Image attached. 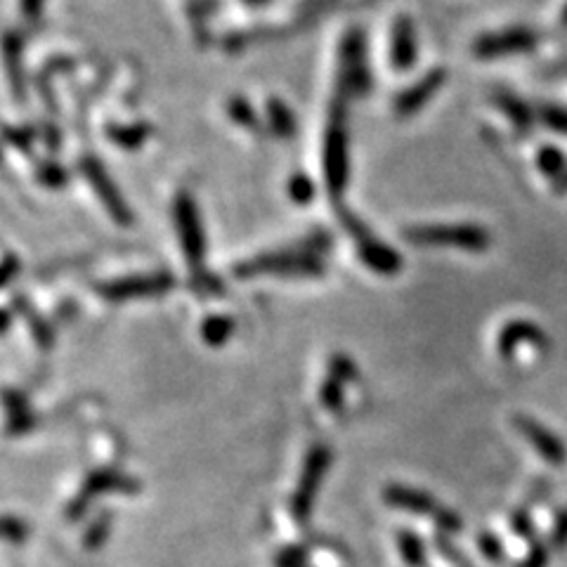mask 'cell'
<instances>
[{"instance_id": "cell-1", "label": "cell", "mask_w": 567, "mask_h": 567, "mask_svg": "<svg viewBox=\"0 0 567 567\" xmlns=\"http://www.w3.org/2000/svg\"><path fill=\"white\" fill-rule=\"evenodd\" d=\"M334 237L327 230L312 232L293 249L260 253L256 258L241 260L234 265V277H260V275H284V277H319L324 275V253L331 251Z\"/></svg>"}, {"instance_id": "cell-2", "label": "cell", "mask_w": 567, "mask_h": 567, "mask_svg": "<svg viewBox=\"0 0 567 567\" xmlns=\"http://www.w3.org/2000/svg\"><path fill=\"white\" fill-rule=\"evenodd\" d=\"M324 182H327L329 197L343 199L350 180V128H348V100L336 95L331 102L327 126H324Z\"/></svg>"}, {"instance_id": "cell-3", "label": "cell", "mask_w": 567, "mask_h": 567, "mask_svg": "<svg viewBox=\"0 0 567 567\" xmlns=\"http://www.w3.org/2000/svg\"><path fill=\"white\" fill-rule=\"evenodd\" d=\"M338 95L345 100L367 97L371 93V69L367 60V34L364 29L345 31L338 48Z\"/></svg>"}, {"instance_id": "cell-4", "label": "cell", "mask_w": 567, "mask_h": 567, "mask_svg": "<svg viewBox=\"0 0 567 567\" xmlns=\"http://www.w3.org/2000/svg\"><path fill=\"white\" fill-rule=\"evenodd\" d=\"M338 220H341L343 230L350 234V239L355 241L357 256H360L362 263L367 265L371 272L383 277L400 275L404 263L402 256L395 249H390L386 241L378 239L362 218H357L348 208H338Z\"/></svg>"}, {"instance_id": "cell-5", "label": "cell", "mask_w": 567, "mask_h": 567, "mask_svg": "<svg viewBox=\"0 0 567 567\" xmlns=\"http://www.w3.org/2000/svg\"><path fill=\"white\" fill-rule=\"evenodd\" d=\"M404 239L426 249H459L468 253H485L492 246V237L480 225H421L407 227Z\"/></svg>"}, {"instance_id": "cell-6", "label": "cell", "mask_w": 567, "mask_h": 567, "mask_svg": "<svg viewBox=\"0 0 567 567\" xmlns=\"http://www.w3.org/2000/svg\"><path fill=\"white\" fill-rule=\"evenodd\" d=\"M383 501L395 508H402V511L412 513V516L433 520V523L447 534H459L461 527H464V520L456 516V511L447 508L445 504H440V501L430 497L428 492L414 490V487L388 485L386 492H383Z\"/></svg>"}, {"instance_id": "cell-7", "label": "cell", "mask_w": 567, "mask_h": 567, "mask_svg": "<svg viewBox=\"0 0 567 567\" xmlns=\"http://www.w3.org/2000/svg\"><path fill=\"white\" fill-rule=\"evenodd\" d=\"M173 220L175 230H178V239L185 253L187 263L192 265L194 272L204 270V256H206V232L204 223H201V213L197 199L189 192H178L173 201Z\"/></svg>"}, {"instance_id": "cell-8", "label": "cell", "mask_w": 567, "mask_h": 567, "mask_svg": "<svg viewBox=\"0 0 567 567\" xmlns=\"http://www.w3.org/2000/svg\"><path fill=\"white\" fill-rule=\"evenodd\" d=\"M140 482L130 475L116 471V468H100L93 471L83 480L81 490L76 492V497L69 501L67 506V518L69 520H81L86 516V511L95 504L102 494H138Z\"/></svg>"}, {"instance_id": "cell-9", "label": "cell", "mask_w": 567, "mask_h": 567, "mask_svg": "<svg viewBox=\"0 0 567 567\" xmlns=\"http://www.w3.org/2000/svg\"><path fill=\"white\" fill-rule=\"evenodd\" d=\"M78 171H81L90 189L97 194V199H100L104 211L112 215V220H116V223L123 227L133 225V220H135L133 208L128 206V201L126 197H123L119 185H116L114 178L107 171V166H104L97 156L93 154L81 156V161H78Z\"/></svg>"}, {"instance_id": "cell-10", "label": "cell", "mask_w": 567, "mask_h": 567, "mask_svg": "<svg viewBox=\"0 0 567 567\" xmlns=\"http://www.w3.org/2000/svg\"><path fill=\"white\" fill-rule=\"evenodd\" d=\"M331 466V449L324 445H315L305 456L301 480H298L296 492L291 499V513L296 523L305 525L312 516V506H315L317 492L322 487L324 478H327Z\"/></svg>"}, {"instance_id": "cell-11", "label": "cell", "mask_w": 567, "mask_h": 567, "mask_svg": "<svg viewBox=\"0 0 567 567\" xmlns=\"http://www.w3.org/2000/svg\"><path fill=\"white\" fill-rule=\"evenodd\" d=\"M175 289V277L171 272H145V275H128L112 282L97 284V293L104 301L123 303L133 301V298H154L164 296V293Z\"/></svg>"}, {"instance_id": "cell-12", "label": "cell", "mask_w": 567, "mask_h": 567, "mask_svg": "<svg viewBox=\"0 0 567 567\" xmlns=\"http://www.w3.org/2000/svg\"><path fill=\"white\" fill-rule=\"evenodd\" d=\"M542 36L539 31L527 29V26H513V29L497 31V34H485L473 43V55L478 60H499L506 55H523L539 48Z\"/></svg>"}, {"instance_id": "cell-13", "label": "cell", "mask_w": 567, "mask_h": 567, "mask_svg": "<svg viewBox=\"0 0 567 567\" xmlns=\"http://www.w3.org/2000/svg\"><path fill=\"white\" fill-rule=\"evenodd\" d=\"M447 83V69L435 67L423 74L419 81H414L412 86H407L400 95L395 97L393 112L397 119H412L414 114H419L426 104L433 100L435 95L445 88Z\"/></svg>"}, {"instance_id": "cell-14", "label": "cell", "mask_w": 567, "mask_h": 567, "mask_svg": "<svg viewBox=\"0 0 567 567\" xmlns=\"http://www.w3.org/2000/svg\"><path fill=\"white\" fill-rule=\"evenodd\" d=\"M513 426L523 438L530 442V445L537 449V454L542 456L546 464L551 466H563L567 461V447L563 445V440L558 438L553 430L542 426L539 421H534L532 416L527 414H516L513 416Z\"/></svg>"}, {"instance_id": "cell-15", "label": "cell", "mask_w": 567, "mask_h": 567, "mask_svg": "<svg viewBox=\"0 0 567 567\" xmlns=\"http://www.w3.org/2000/svg\"><path fill=\"white\" fill-rule=\"evenodd\" d=\"M520 345H532L534 350L544 353V350L551 348V341L534 322H527V319H513V322H508L506 327L499 331L497 350L501 357H506L508 360L511 355H516Z\"/></svg>"}, {"instance_id": "cell-16", "label": "cell", "mask_w": 567, "mask_h": 567, "mask_svg": "<svg viewBox=\"0 0 567 567\" xmlns=\"http://www.w3.org/2000/svg\"><path fill=\"white\" fill-rule=\"evenodd\" d=\"M419 62V34L407 15L397 17L390 29V64L397 71H409Z\"/></svg>"}, {"instance_id": "cell-17", "label": "cell", "mask_w": 567, "mask_h": 567, "mask_svg": "<svg viewBox=\"0 0 567 567\" xmlns=\"http://www.w3.org/2000/svg\"><path fill=\"white\" fill-rule=\"evenodd\" d=\"M3 57H5V74H8V83L12 95L17 102H24L26 97V78H24V36L19 31H8L3 36Z\"/></svg>"}, {"instance_id": "cell-18", "label": "cell", "mask_w": 567, "mask_h": 567, "mask_svg": "<svg viewBox=\"0 0 567 567\" xmlns=\"http://www.w3.org/2000/svg\"><path fill=\"white\" fill-rule=\"evenodd\" d=\"M265 121L270 133L279 140H293L298 133V121L293 116L291 107L279 97H270L265 104Z\"/></svg>"}, {"instance_id": "cell-19", "label": "cell", "mask_w": 567, "mask_h": 567, "mask_svg": "<svg viewBox=\"0 0 567 567\" xmlns=\"http://www.w3.org/2000/svg\"><path fill=\"white\" fill-rule=\"evenodd\" d=\"M5 412H8V433L10 435H24L36 426V416L31 412L29 402L17 390H5L3 393Z\"/></svg>"}, {"instance_id": "cell-20", "label": "cell", "mask_w": 567, "mask_h": 567, "mask_svg": "<svg viewBox=\"0 0 567 567\" xmlns=\"http://www.w3.org/2000/svg\"><path fill=\"white\" fill-rule=\"evenodd\" d=\"M104 130H107L109 142L126 149V152L140 149L149 140V135H152V128L147 123H109Z\"/></svg>"}, {"instance_id": "cell-21", "label": "cell", "mask_w": 567, "mask_h": 567, "mask_svg": "<svg viewBox=\"0 0 567 567\" xmlns=\"http://www.w3.org/2000/svg\"><path fill=\"white\" fill-rule=\"evenodd\" d=\"M494 102L499 104V109L506 114V119L511 121L513 126L520 130V133H527V130H532L537 114H534L530 109V104L520 100L518 95L506 93V90H499L497 97H494Z\"/></svg>"}, {"instance_id": "cell-22", "label": "cell", "mask_w": 567, "mask_h": 567, "mask_svg": "<svg viewBox=\"0 0 567 567\" xmlns=\"http://www.w3.org/2000/svg\"><path fill=\"white\" fill-rule=\"evenodd\" d=\"M15 310L26 319L31 334H34V338H36V343L41 345L43 350H50L52 345H55V331H52L50 324L45 322L41 315H38L34 305L26 301L24 296H15Z\"/></svg>"}, {"instance_id": "cell-23", "label": "cell", "mask_w": 567, "mask_h": 567, "mask_svg": "<svg viewBox=\"0 0 567 567\" xmlns=\"http://www.w3.org/2000/svg\"><path fill=\"white\" fill-rule=\"evenodd\" d=\"M225 109H227V116H230V119L241 128L256 130V133H260V130L265 128V123L260 121L258 112L253 109V104L246 100V97H241V95L230 97L225 104Z\"/></svg>"}, {"instance_id": "cell-24", "label": "cell", "mask_w": 567, "mask_h": 567, "mask_svg": "<svg viewBox=\"0 0 567 567\" xmlns=\"http://www.w3.org/2000/svg\"><path fill=\"white\" fill-rule=\"evenodd\" d=\"M234 334V319L225 315H211L204 319L201 324V338H204L206 345H213V348H220L230 341V336Z\"/></svg>"}, {"instance_id": "cell-25", "label": "cell", "mask_w": 567, "mask_h": 567, "mask_svg": "<svg viewBox=\"0 0 567 567\" xmlns=\"http://www.w3.org/2000/svg\"><path fill=\"white\" fill-rule=\"evenodd\" d=\"M397 549H400V556L409 567H426V544L419 534L402 530L397 534Z\"/></svg>"}, {"instance_id": "cell-26", "label": "cell", "mask_w": 567, "mask_h": 567, "mask_svg": "<svg viewBox=\"0 0 567 567\" xmlns=\"http://www.w3.org/2000/svg\"><path fill=\"white\" fill-rule=\"evenodd\" d=\"M537 166H539V171H542L546 178H560L567 171V159L563 156V152H560L558 147H553V145H544V147H539V154H537Z\"/></svg>"}, {"instance_id": "cell-27", "label": "cell", "mask_w": 567, "mask_h": 567, "mask_svg": "<svg viewBox=\"0 0 567 567\" xmlns=\"http://www.w3.org/2000/svg\"><path fill=\"white\" fill-rule=\"evenodd\" d=\"M36 180L48 189H62L69 185V171L57 161H41L36 166Z\"/></svg>"}, {"instance_id": "cell-28", "label": "cell", "mask_w": 567, "mask_h": 567, "mask_svg": "<svg viewBox=\"0 0 567 567\" xmlns=\"http://www.w3.org/2000/svg\"><path fill=\"white\" fill-rule=\"evenodd\" d=\"M343 395H345V383L341 378L327 374V381L322 383V390H319V400H322V404L331 414L343 412V404H345Z\"/></svg>"}, {"instance_id": "cell-29", "label": "cell", "mask_w": 567, "mask_h": 567, "mask_svg": "<svg viewBox=\"0 0 567 567\" xmlns=\"http://www.w3.org/2000/svg\"><path fill=\"white\" fill-rule=\"evenodd\" d=\"M112 523H114L112 513L104 511L100 516H95V520L88 527L86 537H83V544H86L88 551H97L104 542H107L109 532H112Z\"/></svg>"}, {"instance_id": "cell-30", "label": "cell", "mask_w": 567, "mask_h": 567, "mask_svg": "<svg viewBox=\"0 0 567 567\" xmlns=\"http://www.w3.org/2000/svg\"><path fill=\"white\" fill-rule=\"evenodd\" d=\"M315 194H317V187H315V182H312L310 175H305V173L291 175L289 197H291L293 204H298V206L310 204V201L315 199Z\"/></svg>"}, {"instance_id": "cell-31", "label": "cell", "mask_w": 567, "mask_h": 567, "mask_svg": "<svg viewBox=\"0 0 567 567\" xmlns=\"http://www.w3.org/2000/svg\"><path fill=\"white\" fill-rule=\"evenodd\" d=\"M551 553L553 549L549 542H542V539H534L527 549V556L520 560L518 567H549L551 563Z\"/></svg>"}, {"instance_id": "cell-32", "label": "cell", "mask_w": 567, "mask_h": 567, "mask_svg": "<svg viewBox=\"0 0 567 567\" xmlns=\"http://www.w3.org/2000/svg\"><path fill=\"white\" fill-rule=\"evenodd\" d=\"M539 121L546 123L551 130H556L560 135H567V109L558 107V104H544L539 109Z\"/></svg>"}, {"instance_id": "cell-33", "label": "cell", "mask_w": 567, "mask_h": 567, "mask_svg": "<svg viewBox=\"0 0 567 567\" xmlns=\"http://www.w3.org/2000/svg\"><path fill=\"white\" fill-rule=\"evenodd\" d=\"M329 376L341 378L343 383H353L360 378V369L348 355H334L329 362Z\"/></svg>"}, {"instance_id": "cell-34", "label": "cell", "mask_w": 567, "mask_h": 567, "mask_svg": "<svg viewBox=\"0 0 567 567\" xmlns=\"http://www.w3.org/2000/svg\"><path fill=\"white\" fill-rule=\"evenodd\" d=\"M192 289L201 293V296H220V293H225L223 282H220L218 277H213L211 272H206V270L194 272Z\"/></svg>"}, {"instance_id": "cell-35", "label": "cell", "mask_w": 567, "mask_h": 567, "mask_svg": "<svg viewBox=\"0 0 567 567\" xmlns=\"http://www.w3.org/2000/svg\"><path fill=\"white\" fill-rule=\"evenodd\" d=\"M29 537V527H26L22 520L12 518V516H0V539L5 542L19 544Z\"/></svg>"}, {"instance_id": "cell-36", "label": "cell", "mask_w": 567, "mask_h": 567, "mask_svg": "<svg viewBox=\"0 0 567 567\" xmlns=\"http://www.w3.org/2000/svg\"><path fill=\"white\" fill-rule=\"evenodd\" d=\"M478 549L482 551V556H485L487 560H492V563H501V560H504V544H501V539L497 537V534L480 532Z\"/></svg>"}, {"instance_id": "cell-37", "label": "cell", "mask_w": 567, "mask_h": 567, "mask_svg": "<svg viewBox=\"0 0 567 567\" xmlns=\"http://www.w3.org/2000/svg\"><path fill=\"white\" fill-rule=\"evenodd\" d=\"M511 527H513V532H516L520 539H525L527 544H532L534 539H539L537 530H534V520H532L530 513L525 511V508H518V511L513 513Z\"/></svg>"}, {"instance_id": "cell-38", "label": "cell", "mask_w": 567, "mask_h": 567, "mask_svg": "<svg viewBox=\"0 0 567 567\" xmlns=\"http://www.w3.org/2000/svg\"><path fill=\"white\" fill-rule=\"evenodd\" d=\"M220 5H223L220 0H192V3L187 5V12L194 22L208 24V19L220 10Z\"/></svg>"}, {"instance_id": "cell-39", "label": "cell", "mask_w": 567, "mask_h": 567, "mask_svg": "<svg viewBox=\"0 0 567 567\" xmlns=\"http://www.w3.org/2000/svg\"><path fill=\"white\" fill-rule=\"evenodd\" d=\"M549 546L553 551H563L567 549V508L565 511L558 513L556 523H553L551 537H549Z\"/></svg>"}, {"instance_id": "cell-40", "label": "cell", "mask_w": 567, "mask_h": 567, "mask_svg": "<svg viewBox=\"0 0 567 567\" xmlns=\"http://www.w3.org/2000/svg\"><path fill=\"white\" fill-rule=\"evenodd\" d=\"M277 567H310L308 556H305L303 549L298 546H291V549H284L277 556Z\"/></svg>"}, {"instance_id": "cell-41", "label": "cell", "mask_w": 567, "mask_h": 567, "mask_svg": "<svg viewBox=\"0 0 567 567\" xmlns=\"http://www.w3.org/2000/svg\"><path fill=\"white\" fill-rule=\"evenodd\" d=\"M19 267H22V263H19V258L15 256H5L3 260H0V289L8 286L12 279L17 277Z\"/></svg>"}, {"instance_id": "cell-42", "label": "cell", "mask_w": 567, "mask_h": 567, "mask_svg": "<svg viewBox=\"0 0 567 567\" xmlns=\"http://www.w3.org/2000/svg\"><path fill=\"white\" fill-rule=\"evenodd\" d=\"M19 8H22V15L26 22H38L43 15L45 0H19Z\"/></svg>"}, {"instance_id": "cell-43", "label": "cell", "mask_w": 567, "mask_h": 567, "mask_svg": "<svg viewBox=\"0 0 567 567\" xmlns=\"http://www.w3.org/2000/svg\"><path fill=\"white\" fill-rule=\"evenodd\" d=\"M553 189H556V194H567V171L553 180Z\"/></svg>"}, {"instance_id": "cell-44", "label": "cell", "mask_w": 567, "mask_h": 567, "mask_svg": "<svg viewBox=\"0 0 567 567\" xmlns=\"http://www.w3.org/2000/svg\"><path fill=\"white\" fill-rule=\"evenodd\" d=\"M12 324V315L8 310H0V334H5V331L10 329Z\"/></svg>"}, {"instance_id": "cell-45", "label": "cell", "mask_w": 567, "mask_h": 567, "mask_svg": "<svg viewBox=\"0 0 567 567\" xmlns=\"http://www.w3.org/2000/svg\"><path fill=\"white\" fill-rule=\"evenodd\" d=\"M244 3L253 5V8H265V5H270L272 0H244Z\"/></svg>"}, {"instance_id": "cell-46", "label": "cell", "mask_w": 567, "mask_h": 567, "mask_svg": "<svg viewBox=\"0 0 567 567\" xmlns=\"http://www.w3.org/2000/svg\"><path fill=\"white\" fill-rule=\"evenodd\" d=\"M563 24L567 26V5H565V8H563Z\"/></svg>"}]
</instances>
